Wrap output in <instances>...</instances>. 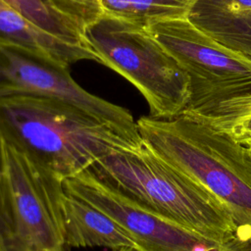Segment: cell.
<instances>
[{
	"label": "cell",
	"mask_w": 251,
	"mask_h": 251,
	"mask_svg": "<svg viewBox=\"0 0 251 251\" xmlns=\"http://www.w3.org/2000/svg\"><path fill=\"white\" fill-rule=\"evenodd\" d=\"M143 142L210 194L232 220L241 251H251V154L228 135L181 113L136 121Z\"/></svg>",
	"instance_id": "6da1fadb"
},
{
	"label": "cell",
	"mask_w": 251,
	"mask_h": 251,
	"mask_svg": "<svg viewBox=\"0 0 251 251\" xmlns=\"http://www.w3.org/2000/svg\"><path fill=\"white\" fill-rule=\"evenodd\" d=\"M0 138L63 181L132 141L86 111L62 100L0 97Z\"/></svg>",
	"instance_id": "7a4b0ae2"
},
{
	"label": "cell",
	"mask_w": 251,
	"mask_h": 251,
	"mask_svg": "<svg viewBox=\"0 0 251 251\" xmlns=\"http://www.w3.org/2000/svg\"><path fill=\"white\" fill-rule=\"evenodd\" d=\"M88 171L139 206L241 251L228 214L187 176L157 156L143 140L112 149Z\"/></svg>",
	"instance_id": "3957f363"
},
{
	"label": "cell",
	"mask_w": 251,
	"mask_h": 251,
	"mask_svg": "<svg viewBox=\"0 0 251 251\" xmlns=\"http://www.w3.org/2000/svg\"><path fill=\"white\" fill-rule=\"evenodd\" d=\"M99 63L128 80L145 98L150 115H180L190 98V81L175 57L147 27L104 15L84 29Z\"/></svg>",
	"instance_id": "277c9868"
},
{
	"label": "cell",
	"mask_w": 251,
	"mask_h": 251,
	"mask_svg": "<svg viewBox=\"0 0 251 251\" xmlns=\"http://www.w3.org/2000/svg\"><path fill=\"white\" fill-rule=\"evenodd\" d=\"M0 251H65L64 181L0 138Z\"/></svg>",
	"instance_id": "5b68a950"
},
{
	"label": "cell",
	"mask_w": 251,
	"mask_h": 251,
	"mask_svg": "<svg viewBox=\"0 0 251 251\" xmlns=\"http://www.w3.org/2000/svg\"><path fill=\"white\" fill-rule=\"evenodd\" d=\"M147 28L188 75L190 98L182 113H203L251 93V58L217 42L185 17Z\"/></svg>",
	"instance_id": "8992f818"
},
{
	"label": "cell",
	"mask_w": 251,
	"mask_h": 251,
	"mask_svg": "<svg viewBox=\"0 0 251 251\" xmlns=\"http://www.w3.org/2000/svg\"><path fill=\"white\" fill-rule=\"evenodd\" d=\"M10 95L42 96L71 103L123 136L135 142L142 140L127 109L86 91L72 77L69 68L0 43V97Z\"/></svg>",
	"instance_id": "52a82bcc"
},
{
	"label": "cell",
	"mask_w": 251,
	"mask_h": 251,
	"mask_svg": "<svg viewBox=\"0 0 251 251\" xmlns=\"http://www.w3.org/2000/svg\"><path fill=\"white\" fill-rule=\"evenodd\" d=\"M64 188L115 219L143 251H239L232 244L213 240L139 206L88 169L65 180Z\"/></svg>",
	"instance_id": "ba28073f"
},
{
	"label": "cell",
	"mask_w": 251,
	"mask_h": 251,
	"mask_svg": "<svg viewBox=\"0 0 251 251\" xmlns=\"http://www.w3.org/2000/svg\"><path fill=\"white\" fill-rule=\"evenodd\" d=\"M62 215L66 247H137L131 235L107 213L65 191Z\"/></svg>",
	"instance_id": "9c48e42d"
},
{
	"label": "cell",
	"mask_w": 251,
	"mask_h": 251,
	"mask_svg": "<svg viewBox=\"0 0 251 251\" xmlns=\"http://www.w3.org/2000/svg\"><path fill=\"white\" fill-rule=\"evenodd\" d=\"M185 18L217 42L251 58V0H194Z\"/></svg>",
	"instance_id": "30bf717a"
},
{
	"label": "cell",
	"mask_w": 251,
	"mask_h": 251,
	"mask_svg": "<svg viewBox=\"0 0 251 251\" xmlns=\"http://www.w3.org/2000/svg\"><path fill=\"white\" fill-rule=\"evenodd\" d=\"M0 43L22 49L64 68H70L81 60L99 63L92 50L66 43L48 34L3 0H0Z\"/></svg>",
	"instance_id": "8fae6325"
},
{
	"label": "cell",
	"mask_w": 251,
	"mask_h": 251,
	"mask_svg": "<svg viewBox=\"0 0 251 251\" xmlns=\"http://www.w3.org/2000/svg\"><path fill=\"white\" fill-rule=\"evenodd\" d=\"M3 1L48 34L66 43L90 49L85 41L84 28L61 12L50 0Z\"/></svg>",
	"instance_id": "7c38bea8"
},
{
	"label": "cell",
	"mask_w": 251,
	"mask_h": 251,
	"mask_svg": "<svg viewBox=\"0 0 251 251\" xmlns=\"http://www.w3.org/2000/svg\"><path fill=\"white\" fill-rule=\"evenodd\" d=\"M104 15L148 27L153 24L185 17L194 0H99Z\"/></svg>",
	"instance_id": "4fadbf2b"
},
{
	"label": "cell",
	"mask_w": 251,
	"mask_h": 251,
	"mask_svg": "<svg viewBox=\"0 0 251 251\" xmlns=\"http://www.w3.org/2000/svg\"><path fill=\"white\" fill-rule=\"evenodd\" d=\"M184 114L228 135L251 154V93L203 113Z\"/></svg>",
	"instance_id": "5bb4252c"
},
{
	"label": "cell",
	"mask_w": 251,
	"mask_h": 251,
	"mask_svg": "<svg viewBox=\"0 0 251 251\" xmlns=\"http://www.w3.org/2000/svg\"><path fill=\"white\" fill-rule=\"evenodd\" d=\"M84 29L104 16L99 0H50Z\"/></svg>",
	"instance_id": "9a60e30c"
},
{
	"label": "cell",
	"mask_w": 251,
	"mask_h": 251,
	"mask_svg": "<svg viewBox=\"0 0 251 251\" xmlns=\"http://www.w3.org/2000/svg\"><path fill=\"white\" fill-rule=\"evenodd\" d=\"M113 251H143L142 249L138 248V247H124L121 249H117V250H113Z\"/></svg>",
	"instance_id": "2e32d148"
},
{
	"label": "cell",
	"mask_w": 251,
	"mask_h": 251,
	"mask_svg": "<svg viewBox=\"0 0 251 251\" xmlns=\"http://www.w3.org/2000/svg\"><path fill=\"white\" fill-rule=\"evenodd\" d=\"M0 180H1V153H0Z\"/></svg>",
	"instance_id": "e0dca14e"
}]
</instances>
